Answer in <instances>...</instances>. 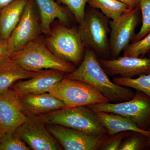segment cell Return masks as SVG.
<instances>
[{"label": "cell", "mask_w": 150, "mask_h": 150, "mask_svg": "<svg viewBox=\"0 0 150 150\" xmlns=\"http://www.w3.org/2000/svg\"><path fill=\"white\" fill-rule=\"evenodd\" d=\"M95 114L109 136L129 131L139 133L150 139L149 130L141 129L129 118L112 112H96Z\"/></svg>", "instance_id": "cell-17"}, {"label": "cell", "mask_w": 150, "mask_h": 150, "mask_svg": "<svg viewBox=\"0 0 150 150\" xmlns=\"http://www.w3.org/2000/svg\"><path fill=\"white\" fill-rule=\"evenodd\" d=\"M66 74L57 70H43L26 80L18 81L10 88L20 97L32 94L45 93L62 80Z\"/></svg>", "instance_id": "cell-14"}, {"label": "cell", "mask_w": 150, "mask_h": 150, "mask_svg": "<svg viewBox=\"0 0 150 150\" xmlns=\"http://www.w3.org/2000/svg\"><path fill=\"white\" fill-rule=\"evenodd\" d=\"M119 1L125 4L130 8H134L137 7V0H118Z\"/></svg>", "instance_id": "cell-29"}, {"label": "cell", "mask_w": 150, "mask_h": 150, "mask_svg": "<svg viewBox=\"0 0 150 150\" xmlns=\"http://www.w3.org/2000/svg\"><path fill=\"white\" fill-rule=\"evenodd\" d=\"M4 134L5 133H4V132H3V131L0 130V140H1V139L2 137L3 136V135H4Z\"/></svg>", "instance_id": "cell-31"}, {"label": "cell", "mask_w": 150, "mask_h": 150, "mask_svg": "<svg viewBox=\"0 0 150 150\" xmlns=\"http://www.w3.org/2000/svg\"><path fill=\"white\" fill-rule=\"evenodd\" d=\"M41 21L42 33L50 32L52 23L57 19L62 24L66 25L70 20L69 13L55 0H35Z\"/></svg>", "instance_id": "cell-16"}, {"label": "cell", "mask_w": 150, "mask_h": 150, "mask_svg": "<svg viewBox=\"0 0 150 150\" xmlns=\"http://www.w3.org/2000/svg\"><path fill=\"white\" fill-rule=\"evenodd\" d=\"M112 81L119 85L141 92L150 98V73L141 75L136 79L114 77Z\"/></svg>", "instance_id": "cell-21"}, {"label": "cell", "mask_w": 150, "mask_h": 150, "mask_svg": "<svg viewBox=\"0 0 150 150\" xmlns=\"http://www.w3.org/2000/svg\"><path fill=\"white\" fill-rule=\"evenodd\" d=\"M137 4L142 12V25L139 31L132 39L133 42L140 40L150 32V0H137Z\"/></svg>", "instance_id": "cell-22"}, {"label": "cell", "mask_w": 150, "mask_h": 150, "mask_svg": "<svg viewBox=\"0 0 150 150\" xmlns=\"http://www.w3.org/2000/svg\"><path fill=\"white\" fill-rule=\"evenodd\" d=\"M89 6L101 11L108 18L114 20L130 8L118 0H88Z\"/></svg>", "instance_id": "cell-20"}, {"label": "cell", "mask_w": 150, "mask_h": 150, "mask_svg": "<svg viewBox=\"0 0 150 150\" xmlns=\"http://www.w3.org/2000/svg\"><path fill=\"white\" fill-rule=\"evenodd\" d=\"M33 150H59L63 148L50 134L40 115L28 116L14 132Z\"/></svg>", "instance_id": "cell-10"}, {"label": "cell", "mask_w": 150, "mask_h": 150, "mask_svg": "<svg viewBox=\"0 0 150 150\" xmlns=\"http://www.w3.org/2000/svg\"><path fill=\"white\" fill-rule=\"evenodd\" d=\"M131 134L129 131H126L109 136L103 141L98 150H119L123 140Z\"/></svg>", "instance_id": "cell-26"}, {"label": "cell", "mask_w": 150, "mask_h": 150, "mask_svg": "<svg viewBox=\"0 0 150 150\" xmlns=\"http://www.w3.org/2000/svg\"><path fill=\"white\" fill-rule=\"evenodd\" d=\"M48 92L62 100L67 107L110 102L98 90L88 84L66 77Z\"/></svg>", "instance_id": "cell-6"}, {"label": "cell", "mask_w": 150, "mask_h": 150, "mask_svg": "<svg viewBox=\"0 0 150 150\" xmlns=\"http://www.w3.org/2000/svg\"><path fill=\"white\" fill-rule=\"evenodd\" d=\"M0 150H1V142H0Z\"/></svg>", "instance_id": "cell-32"}, {"label": "cell", "mask_w": 150, "mask_h": 150, "mask_svg": "<svg viewBox=\"0 0 150 150\" xmlns=\"http://www.w3.org/2000/svg\"><path fill=\"white\" fill-rule=\"evenodd\" d=\"M65 77L83 82L102 93L110 102L119 103L131 100L135 95L130 88L123 86L110 81L100 64L97 55L87 48L83 60L78 68Z\"/></svg>", "instance_id": "cell-1"}, {"label": "cell", "mask_w": 150, "mask_h": 150, "mask_svg": "<svg viewBox=\"0 0 150 150\" xmlns=\"http://www.w3.org/2000/svg\"></svg>", "instance_id": "cell-35"}, {"label": "cell", "mask_w": 150, "mask_h": 150, "mask_svg": "<svg viewBox=\"0 0 150 150\" xmlns=\"http://www.w3.org/2000/svg\"><path fill=\"white\" fill-rule=\"evenodd\" d=\"M144 147V142L140 137L131 134L122 141L119 150H139Z\"/></svg>", "instance_id": "cell-27"}, {"label": "cell", "mask_w": 150, "mask_h": 150, "mask_svg": "<svg viewBox=\"0 0 150 150\" xmlns=\"http://www.w3.org/2000/svg\"><path fill=\"white\" fill-rule=\"evenodd\" d=\"M98 61L105 71L110 76L120 75L121 77L133 78L150 73V57L123 56L114 59L98 58Z\"/></svg>", "instance_id": "cell-13"}, {"label": "cell", "mask_w": 150, "mask_h": 150, "mask_svg": "<svg viewBox=\"0 0 150 150\" xmlns=\"http://www.w3.org/2000/svg\"><path fill=\"white\" fill-rule=\"evenodd\" d=\"M67 6L79 24L83 21L88 0H57Z\"/></svg>", "instance_id": "cell-25"}, {"label": "cell", "mask_w": 150, "mask_h": 150, "mask_svg": "<svg viewBox=\"0 0 150 150\" xmlns=\"http://www.w3.org/2000/svg\"><path fill=\"white\" fill-rule=\"evenodd\" d=\"M41 33V21L35 0H28L20 20L8 38L12 52L37 39Z\"/></svg>", "instance_id": "cell-8"}, {"label": "cell", "mask_w": 150, "mask_h": 150, "mask_svg": "<svg viewBox=\"0 0 150 150\" xmlns=\"http://www.w3.org/2000/svg\"><path fill=\"white\" fill-rule=\"evenodd\" d=\"M28 0H14L0 11V41L8 38L20 20Z\"/></svg>", "instance_id": "cell-18"}, {"label": "cell", "mask_w": 150, "mask_h": 150, "mask_svg": "<svg viewBox=\"0 0 150 150\" xmlns=\"http://www.w3.org/2000/svg\"><path fill=\"white\" fill-rule=\"evenodd\" d=\"M149 144H150V139L149 140Z\"/></svg>", "instance_id": "cell-33"}, {"label": "cell", "mask_w": 150, "mask_h": 150, "mask_svg": "<svg viewBox=\"0 0 150 150\" xmlns=\"http://www.w3.org/2000/svg\"><path fill=\"white\" fill-rule=\"evenodd\" d=\"M9 57L19 67L29 71L52 69L69 74L76 69L74 64L55 56L46 46L44 39L40 37L12 52Z\"/></svg>", "instance_id": "cell-2"}, {"label": "cell", "mask_w": 150, "mask_h": 150, "mask_svg": "<svg viewBox=\"0 0 150 150\" xmlns=\"http://www.w3.org/2000/svg\"><path fill=\"white\" fill-rule=\"evenodd\" d=\"M46 35V46L55 56L74 65L80 64L85 51L78 28H68L61 23Z\"/></svg>", "instance_id": "cell-5"}, {"label": "cell", "mask_w": 150, "mask_h": 150, "mask_svg": "<svg viewBox=\"0 0 150 150\" xmlns=\"http://www.w3.org/2000/svg\"><path fill=\"white\" fill-rule=\"evenodd\" d=\"M109 28L108 18L99 10L89 7L78 28L85 47L90 48L103 59L110 56Z\"/></svg>", "instance_id": "cell-4"}, {"label": "cell", "mask_w": 150, "mask_h": 150, "mask_svg": "<svg viewBox=\"0 0 150 150\" xmlns=\"http://www.w3.org/2000/svg\"><path fill=\"white\" fill-rule=\"evenodd\" d=\"M21 98L11 89L0 93V130L14 133L27 120Z\"/></svg>", "instance_id": "cell-12"}, {"label": "cell", "mask_w": 150, "mask_h": 150, "mask_svg": "<svg viewBox=\"0 0 150 150\" xmlns=\"http://www.w3.org/2000/svg\"><path fill=\"white\" fill-rule=\"evenodd\" d=\"M12 53L8 43V38L0 41V61L9 56Z\"/></svg>", "instance_id": "cell-28"}, {"label": "cell", "mask_w": 150, "mask_h": 150, "mask_svg": "<svg viewBox=\"0 0 150 150\" xmlns=\"http://www.w3.org/2000/svg\"><path fill=\"white\" fill-rule=\"evenodd\" d=\"M150 51V32L143 38L133 42L123 51V56L140 57Z\"/></svg>", "instance_id": "cell-23"}, {"label": "cell", "mask_w": 150, "mask_h": 150, "mask_svg": "<svg viewBox=\"0 0 150 150\" xmlns=\"http://www.w3.org/2000/svg\"><path fill=\"white\" fill-rule=\"evenodd\" d=\"M50 134L66 150H96L109 136L100 137L53 124H46Z\"/></svg>", "instance_id": "cell-11"}, {"label": "cell", "mask_w": 150, "mask_h": 150, "mask_svg": "<svg viewBox=\"0 0 150 150\" xmlns=\"http://www.w3.org/2000/svg\"><path fill=\"white\" fill-rule=\"evenodd\" d=\"M86 106L95 112H112L122 115L144 130L150 122V98L140 91H137L132 99L127 101L103 103Z\"/></svg>", "instance_id": "cell-7"}, {"label": "cell", "mask_w": 150, "mask_h": 150, "mask_svg": "<svg viewBox=\"0 0 150 150\" xmlns=\"http://www.w3.org/2000/svg\"><path fill=\"white\" fill-rule=\"evenodd\" d=\"M13 1L14 0H0V11L6 6L8 5L9 4Z\"/></svg>", "instance_id": "cell-30"}, {"label": "cell", "mask_w": 150, "mask_h": 150, "mask_svg": "<svg viewBox=\"0 0 150 150\" xmlns=\"http://www.w3.org/2000/svg\"><path fill=\"white\" fill-rule=\"evenodd\" d=\"M40 116L46 124L65 126L95 137L109 136L95 112L86 106L66 107Z\"/></svg>", "instance_id": "cell-3"}, {"label": "cell", "mask_w": 150, "mask_h": 150, "mask_svg": "<svg viewBox=\"0 0 150 150\" xmlns=\"http://www.w3.org/2000/svg\"><path fill=\"white\" fill-rule=\"evenodd\" d=\"M38 72H31L22 69L10 58L0 61V93L6 91L18 81L32 77Z\"/></svg>", "instance_id": "cell-19"}, {"label": "cell", "mask_w": 150, "mask_h": 150, "mask_svg": "<svg viewBox=\"0 0 150 150\" xmlns=\"http://www.w3.org/2000/svg\"><path fill=\"white\" fill-rule=\"evenodd\" d=\"M149 131H150V128H149Z\"/></svg>", "instance_id": "cell-34"}, {"label": "cell", "mask_w": 150, "mask_h": 150, "mask_svg": "<svg viewBox=\"0 0 150 150\" xmlns=\"http://www.w3.org/2000/svg\"><path fill=\"white\" fill-rule=\"evenodd\" d=\"M1 150H29L27 144L15 133L4 134L1 140Z\"/></svg>", "instance_id": "cell-24"}, {"label": "cell", "mask_w": 150, "mask_h": 150, "mask_svg": "<svg viewBox=\"0 0 150 150\" xmlns=\"http://www.w3.org/2000/svg\"><path fill=\"white\" fill-rule=\"evenodd\" d=\"M140 10L138 7L130 9L120 17L109 22L110 55L112 59L119 57L132 41L138 24Z\"/></svg>", "instance_id": "cell-9"}, {"label": "cell", "mask_w": 150, "mask_h": 150, "mask_svg": "<svg viewBox=\"0 0 150 150\" xmlns=\"http://www.w3.org/2000/svg\"><path fill=\"white\" fill-rule=\"evenodd\" d=\"M20 98L23 112L27 117L42 115L67 107L62 100L49 92Z\"/></svg>", "instance_id": "cell-15"}]
</instances>
